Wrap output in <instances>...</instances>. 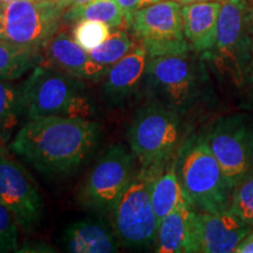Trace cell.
Listing matches in <instances>:
<instances>
[{"instance_id": "27", "label": "cell", "mask_w": 253, "mask_h": 253, "mask_svg": "<svg viewBox=\"0 0 253 253\" xmlns=\"http://www.w3.org/2000/svg\"><path fill=\"white\" fill-rule=\"evenodd\" d=\"M116 1H118L120 7L122 8V11L125 12L126 24V21L129 20V18H130L132 13L137 11V9L143 8L145 6L156 4V2L162 1V0H116Z\"/></svg>"}, {"instance_id": "4", "label": "cell", "mask_w": 253, "mask_h": 253, "mask_svg": "<svg viewBox=\"0 0 253 253\" xmlns=\"http://www.w3.org/2000/svg\"><path fill=\"white\" fill-rule=\"evenodd\" d=\"M181 118L153 101L135 113L129 125L128 141L142 178L153 181L176 158L182 134Z\"/></svg>"}, {"instance_id": "6", "label": "cell", "mask_w": 253, "mask_h": 253, "mask_svg": "<svg viewBox=\"0 0 253 253\" xmlns=\"http://www.w3.org/2000/svg\"><path fill=\"white\" fill-rule=\"evenodd\" d=\"M252 38V0H223L216 43L208 58L212 59L217 68L236 84H243L250 75Z\"/></svg>"}, {"instance_id": "15", "label": "cell", "mask_w": 253, "mask_h": 253, "mask_svg": "<svg viewBox=\"0 0 253 253\" xmlns=\"http://www.w3.org/2000/svg\"><path fill=\"white\" fill-rule=\"evenodd\" d=\"M43 50L45 62L82 81H102L109 69L94 61L89 53L65 32L56 33Z\"/></svg>"}, {"instance_id": "21", "label": "cell", "mask_w": 253, "mask_h": 253, "mask_svg": "<svg viewBox=\"0 0 253 253\" xmlns=\"http://www.w3.org/2000/svg\"><path fill=\"white\" fill-rule=\"evenodd\" d=\"M43 61L37 50L14 45L0 38V80H17Z\"/></svg>"}, {"instance_id": "18", "label": "cell", "mask_w": 253, "mask_h": 253, "mask_svg": "<svg viewBox=\"0 0 253 253\" xmlns=\"http://www.w3.org/2000/svg\"><path fill=\"white\" fill-rule=\"evenodd\" d=\"M150 195L158 223L181 205L189 204L176 171V158L150 183Z\"/></svg>"}, {"instance_id": "28", "label": "cell", "mask_w": 253, "mask_h": 253, "mask_svg": "<svg viewBox=\"0 0 253 253\" xmlns=\"http://www.w3.org/2000/svg\"><path fill=\"white\" fill-rule=\"evenodd\" d=\"M235 253H253V230H250L235 249Z\"/></svg>"}, {"instance_id": "1", "label": "cell", "mask_w": 253, "mask_h": 253, "mask_svg": "<svg viewBox=\"0 0 253 253\" xmlns=\"http://www.w3.org/2000/svg\"><path fill=\"white\" fill-rule=\"evenodd\" d=\"M101 126L81 118L30 120L15 132L11 151L47 177L73 175L99 143Z\"/></svg>"}, {"instance_id": "5", "label": "cell", "mask_w": 253, "mask_h": 253, "mask_svg": "<svg viewBox=\"0 0 253 253\" xmlns=\"http://www.w3.org/2000/svg\"><path fill=\"white\" fill-rule=\"evenodd\" d=\"M191 53L153 56L148 60L145 71L143 89L149 101L162 104L179 116L194 108L204 91V67Z\"/></svg>"}, {"instance_id": "8", "label": "cell", "mask_w": 253, "mask_h": 253, "mask_svg": "<svg viewBox=\"0 0 253 253\" xmlns=\"http://www.w3.org/2000/svg\"><path fill=\"white\" fill-rule=\"evenodd\" d=\"M137 160L121 144H115L99 158L84 179L80 203L100 213L113 212L120 198L137 177Z\"/></svg>"}, {"instance_id": "29", "label": "cell", "mask_w": 253, "mask_h": 253, "mask_svg": "<svg viewBox=\"0 0 253 253\" xmlns=\"http://www.w3.org/2000/svg\"><path fill=\"white\" fill-rule=\"evenodd\" d=\"M89 1H91V0H56V2H58L63 11H66L69 7H74V6L87 4Z\"/></svg>"}, {"instance_id": "7", "label": "cell", "mask_w": 253, "mask_h": 253, "mask_svg": "<svg viewBox=\"0 0 253 253\" xmlns=\"http://www.w3.org/2000/svg\"><path fill=\"white\" fill-rule=\"evenodd\" d=\"M63 12L56 0L0 2V38L41 52L58 33Z\"/></svg>"}, {"instance_id": "9", "label": "cell", "mask_w": 253, "mask_h": 253, "mask_svg": "<svg viewBox=\"0 0 253 253\" xmlns=\"http://www.w3.org/2000/svg\"><path fill=\"white\" fill-rule=\"evenodd\" d=\"M132 37L153 56L184 54L190 52L183 30L182 4L162 0L134 12L126 21Z\"/></svg>"}, {"instance_id": "19", "label": "cell", "mask_w": 253, "mask_h": 253, "mask_svg": "<svg viewBox=\"0 0 253 253\" xmlns=\"http://www.w3.org/2000/svg\"><path fill=\"white\" fill-rule=\"evenodd\" d=\"M189 204L181 205L167 214L160 221L156 252L183 253L185 252L189 235V219L191 213Z\"/></svg>"}, {"instance_id": "2", "label": "cell", "mask_w": 253, "mask_h": 253, "mask_svg": "<svg viewBox=\"0 0 253 253\" xmlns=\"http://www.w3.org/2000/svg\"><path fill=\"white\" fill-rule=\"evenodd\" d=\"M23 119L50 116L88 119L95 104L84 81L42 61L19 84Z\"/></svg>"}, {"instance_id": "17", "label": "cell", "mask_w": 253, "mask_h": 253, "mask_svg": "<svg viewBox=\"0 0 253 253\" xmlns=\"http://www.w3.org/2000/svg\"><path fill=\"white\" fill-rule=\"evenodd\" d=\"M62 242L68 252L113 253L121 246L114 227L101 220H80L65 230Z\"/></svg>"}, {"instance_id": "14", "label": "cell", "mask_w": 253, "mask_h": 253, "mask_svg": "<svg viewBox=\"0 0 253 253\" xmlns=\"http://www.w3.org/2000/svg\"><path fill=\"white\" fill-rule=\"evenodd\" d=\"M148 60L147 50L137 43L131 52L108 69L103 78L102 95L109 106L121 108L137 97L144 84Z\"/></svg>"}, {"instance_id": "13", "label": "cell", "mask_w": 253, "mask_h": 253, "mask_svg": "<svg viewBox=\"0 0 253 253\" xmlns=\"http://www.w3.org/2000/svg\"><path fill=\"white\" fill-rule=\"evenodd\" d=\"M252 229L232 212L191 210L185 253H231Z\"/></svg>"}, {"instance_id": "26", "label": "cell", "mask_w": 253, "mask_h": 253, "mask_svg": "<svg viewBox=\"0 0 253 253\" xmlns=\"http://www.w3.org/2000/svg\"><path fill=\"white\" fill-rule=\"evenodd\" d=\"M19 226L7 208L0 202V252H13L19 249Z\"/></svg>"}, {"instance_id": "11", "label": "cell", "mask_w": 253, "mask_h": 253, "mask_svg": "<svg viewBox=\"0 0 253 253\" xmlns=\"http://www.w3.org/2000/svg\"><path fill=\"white\" fill-rule=\"evenodd\" d=\"M220 167L236 183L253 172V120L243 115L218 121L207 137Z\"/></svg>"}, {"instance_id": "25", "label": "cell", "mask_w": 253, "mask_h": 253, "mask_svg": "<svg viewBox=\"0 0 253 253\" xmlns=\"http://www.w3.org/2000/svg\"><path fill=\"white\" fill-rule=\"evenodd\" d=\"M230 212L253 226V172L235 184Z\"/></svg>"}, {"instance_id": "12", "label": "cell", "mask_w": 253, "mask_h": 253, "mask_svg": "<svg viewBox=\"0 0 253 253\" xmlns=\"http://www.w3.org/2000/svg\"><path fill=\"white\" fill-rule=\"evenodd\" d=\"M0 202L20 230L30 232L42 220L45 205L36 182L24 167L6 155H0Z\"/></svg>"}, {"instance_id": "32", "label": "cell", "mask_w": 253, "mask_h": 253, "mask_svg": "<svg viewBox=\"0 0 253 253\" xmlns=\"http://www.w3.org/2000/svg\"><path fill=\"white\" fill-rule=\"evenodd\" d=\"M7 154V151L4 148V143H2L1 141H0V155H6Z\"/></svg>"}, {"instance_id": "3", "label": "cell", "mask_w": 253, "mask_h": 253, "mask_svg": "<svg viewBox=\"0 0 253 253\" xmlns=\"http://www.w3.org/2000/svg\"><path fill=\"white\" fill-rule=\"evenodd\" d=\"M176 171L192 210L210 213L229 212L235 183L220 167L207 138H195L179 148Z\"/></svg>"}, {"instance_id": "31", "label": "cell", "mask_w": 253, "mask_h": 253, "mask_svg": "<svg viewBox=\"0 0 253 253\" xmlns=\"http://www.w3.org/2000/svg\"><path fill=\"white\" fill-rule=\"evenodd\" d=\"M250 75L253 78V38H252V55H251V63H250Z\"/></svg>"}, {"instance_id": "24", "label": "cell", "mask_w": 253, "mask_h": 253, "mask_svg": "<svg viewBox=\"0 0 253 253\" xmlns=\"http://www.w3.org/2000/svg\"><path fill=\"white\" fill-rule=\"evenodd\" d=\"M112 33V27L102 21L82 20L74 25L72 37L87 52L99 47Z\"/></svg>"}, {"instance_id": "20", "label": "cell", "mask_w": 253, "mask_h": 253, "mask_svg": "<svg viewBox=\"0 0 253 253\" xmlns=\"http://www.w3.org/2000/svg\"><path fill=\"white\" fill-rule=\"evenodd\" d=\"M63 23L75 25L82 20L102 21L112 28L126 26V15L116 0H91L63 12Z\"/></svg>"}, {"instance_id": "16", "label": "cell", "mask_w": 253, "mask_h": 253, "mask_svg": "<svg viewBox=\"0 0 253 253\" xmlns=\"http://www.w3.org/2000/svg\"><path fill=\"white\" fill-rule=\"evenodd\" d=\"M221 1H198L182 5L183 30L189 48L197 55L212 52L217 38Z\"/></svg>"}, {"instance_id": "33", "label": "cell", "mask_w": 253, "mask_h": 253, "mask_svg": "<svg viewBox=\"0 0 253 253\" xmlns=\"http://www.w3.org/2000/svg\"><path fill=\"white\" fill-rule=\"evenodd\" d=\"M11 1H15V0H0V2H11Z\"/></svg>"}, {"instance_id": "23", "label": "cell", "mask_w": 253, "mask_h": 253, "mask_svg": "<svg viewBox=\"0 0 253 253\" xmlns=\"http://www.w3.org/2000/svg\"><path fill=\"white\" fill-rule=\"evenodd\" d=\"M137 43L132 34H129L125 30H118L112 32L99 47L88 53L94 61L110 68L114 63L120 61L129 52H131Z\"/></svg>"}, {"instance_id": "22", "label": "cell", "mask_w": 253, "mask_h": 253, "mask_svg": "<svg viewBox=\"0 0 253 253\" xmlns=\"http://www.w3.org/2000/svg\"><path fill=\"white\" fill-rule=\"evenodd\" d=\"M23 118L19 84L12 80H0V141L7 143Z\"/></svg>"}, {"instance_id": "30", "label": "cell", "mask_w": 253, "mask_h": 253, "mask_svg": "<svg viewBox=\"0 0 253 253\" xmlns=\"http://www.w3.org/2000/svg\"><path fill=\"white\" fill-rule=\"evenodd\" d=\"M175 1L179 2L182 5L186 4H192V2H198V1H223V0H175Z\"/></svg>"}, {"instance_id": "10", "label": "cell", "mask_w": 253, "mask_h": 253, "mask_svg": "<svg viewBox=\"0 0 253 253\" xmlns=\"http://www.w3.org/2000/svg\"><path fill=\"white\" fill-rule=\"evenodd\" d=\"M151 181L137 175L113 210V227L121 245L136 250L157 244L158 223L150 195Z\"/></svg>"}]
</instances>
